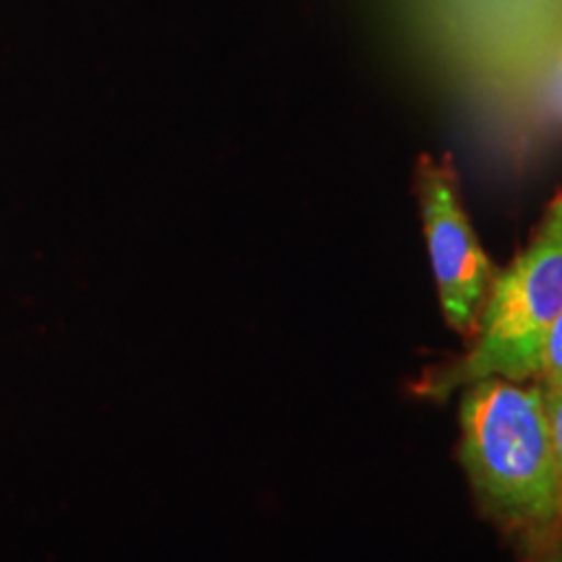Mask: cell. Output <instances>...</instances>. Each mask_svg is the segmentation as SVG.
Instances as JSON below:
<instances>
[{"label": "cell", "instance_id": "5b68a950", "mask_svg": "<svg viewBox=\"0 0 562 562\" xmlns=\"http://www.w3.org/2000/svg\"><path fill=\"white\" fill-rule=\"evenodd\" d=\"M539 381H542L544 389L562 391V313L558 315V321L552 323L550 334H547Z\"/></svg>", "mask_w": 562, "mask_h": 562}, {"label": "cell", "instance_id": "6da1fadb", "mask_svg": "<svg viewBox=\"0 0 562 562\" xmlns=\"http://www.w3.org/2000/svg\"><path fill=\"white\" fill-rule=\"evenodd\" d=\"M459 459L476 508L526 552L562 537L560 487L542 383H472L461 398Z\"/></svg>", "mask_w": 562, "mask_h": 562}, {"label": "cell", "instance_id": "8992f818", "mask_svg": "<svg viewBox=\"0 0 562 562\" xmlns=\"http://www.w3.org/2000/svg\"><path fill=\"white\" fill-rule=\"evenodd\" d=\"M544 404H547V417H550V430H552V451H554V469H558L560 513H562V391L544 389Z\"/></svg>", "mask_w": 562, "mask_h": 562}, {"label": "cell", "instance_id": "52a82bcc", "mask_svg": "<svg viewBox=\"0 0 562 562\" xmlns=\"http://www.w3.org/2000/svg\"><path fill=\"white\" fill-rule=\"evenodd\" d=\"M526 554H529V562H562V537L552 539V542L537 547V550Z\"/></svg>", "mask_w": 562, "mask_h": 562}, {"label": "cell", "instance_id": "7a4b0ae2", "mask_svg": "<svg viewBox=\"0 0 562 562\" xmlns=\"http://www.w3.org/2000/svg\"><path fill=\"white\" fill-rule=\"evenodd\" d=\"M562 313V193L547 206L531 240L495 273L472 347L414 381L425 402H446L467 385L503 378L531 383L542 372L544 341Z\"/></svg>", "mask_w": 562, "mask_h": 562}, {"label": "cell", "instance_id": "277c9868", "mask_svg": "<svg viewBox=\"0 0 562 562\" xmlns=\"http://www.w3.org/2000/svg\"><path fill=\"white\" fill-rule=\"evenodd\" d=\"M537 110L547 125L562 131V47L547 63L537 83Z\"/></svg>", "mask_w": 562, "mask_h": 562}, {"label": "cell", "instance_id": "3957f363", "mask_svg": "<svg viewBox=\"0 0 562 562\" xmlns=\"http://www.w3.org/2000/svg\"><path fill=\"white\" fill-rule=\"evenodd\" d=\"M417 201L442 318L453 331L472 339L497 269L461 206L451 161L419 159Z\"/></svg>", "mask_w": 562, "mask_h": 562}]
</instances>
